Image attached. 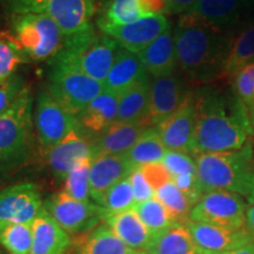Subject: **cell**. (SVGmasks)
I'll use <instances>...</instances> for the list:
<instances>
[{"label":"cell","instance_id":"6da1fadb","mask_svg":"<svg viewBox=\"0 0 254 254\" xmlns=\"http://www.w3.org/2000/svg\"><path fill=\"white\" fill-rule=\"evenodd\" d=\"M192 155L237 151L254 135L250 109L234 94L214 86L194 92Z\"/></svg>","mask_w":254,"mask_h":254},{"label":"cell","instance_id":"7a4b0ae2","mask_svg":"<svg viewBox=\"0 0 254 254\" xmlns=\"http://www.w3.org/2000/svg\"><path fill=\"white\" fill-rule=\"evenodd\" d=\"M173 37L177 65L186 78L201 84L224 80L232 33L184 13L178 20Z\"/></svg>","mask_w":254,"mask_h":254},{"label":"cell","instance_id":"3957f363","mask_svg":"<svg viewBox=\"0 0 254 254\" xmlns=\"http://www.w3.org/2000/svg\"><path fill=\"white\" fill-rule=\"evenodd\" d=\"M196 176L202 192L226 190L254 201V147L252 141L240 150L195 155Z\"/></svg>","mask_w":254,"mask_h":254},{"label":"cell","instance_id":"277c9868","mask_svg":"<svg viewBox=\"0 0 254 254\" xmlns=\"http://www.w3.org/2000/svg\"><path fill=\"white\" fill-rule=\"evenodd\" d=\"M119 49V44L113 38L104 32L98 33L92 26L66 38L65 46L52 59V64L81 72L104 84Z\"/></svg>","mask_w":254,"mask_h":254},{"label":"cell","instance_id":"5b68a950","mask_svg":"<svg viewBox=\"0 0 254 254\" xmlns=\"http://www.w3.org/2000/svg\"><path fill=\"white\" fill-rule=\"evenodd\" d=\"M33 125V99L26 86L11 107L0 114V172H11L27 163Z\"/></svg>","mask_w":254,"mask_h":254},{"label":"cell","instance_id":"8992f818","mask_svg":"<svg viewBox=\"0 0 254 254\" xmlns=\"http://www.w3.org/2000/svg\"><path fill=\"white\" fill-rule=\"evenodd\" d=\"M12 33L28 59H55L65 46L66 37L55 20L44 14H12Z\"/></svg>","mask_w":254,"mask_h":254},{"label":"cell","instance_id":"52a82bcc","mask_svg":"<svg viewBox=\"0 0 254 254\" xmlns=\"http://www.w3.org/2000/svg\"><path fill=\"white\" fill-rule=\"evenodd\" d=\"M94 0H8L12 14H44L56 21L66 38L92 27Z\"/></svg>","mask_w":254,"mask_h":254},{"label":"cell","instance_id":"ba28073f","mask_svg":"<svg viewBox=\"0 0 254 254\" xmlns=\"http://www.w3.org/2000/svg\"><path fill=\"white\" fill-rule=\"evenodd\" d=\"M47 91L78 118L87 105L103 93L105 86L84 73L52 64Z\"/></svg>","mask_w":254,"mask_h":254},{"label":"cell","instance_id":"9c48e42d","mask_svg":"<svg viewBox=\"0 0 254 254\" xmlns=\"http://www.w3.org/2000/svg\"><path fill=\"white\" fill-rule=\"evenodd\" d=\"M43 207L68 234H86L99 226L109 214L103 206L73 199L64 190L46 199Z\"/></svg>","mask_w":254,"mask_h":254},{"label":"cell","instance_id":"30bf717a","mask_svg":"<svg viewBox=\"0 0 254 254\" xmlns=\"http://www.w3.org/2000/svg\"><path fill=\"white\" fill-rule=\"evenodd\" d=\"M247 201L243 196L226 190L205 193L190 213V220L215 225L230 230L246 228Z\"/></svg>","mask_w":254,"mask_h":254},{"label":"cell","instance_id":"8fae6325","mask_svg":"<svg viewBox=\"0 0 254 254\" xmlns=\"http://www.w3.org/2000/svg\"><path fill=\"white\" fill-rule=\"evenodd\" d=\"M34 125L41 147L49 151L69 133L80 128L77 116L64 107L49 91L38 94Z\"/></svg>","mask_w":254,"mask_h":254},{"label":"cell","instance_id":"7c38bea8","mask_svg":"<svg viewBox=\"0 0 254 254\" xmlns=\"http://www.w3.org/2000/svg\"><path fill=\"white\" fill-rule=\"evenodd\" d=\"M40 190L33 183H19L0 190V226L32 224L43 208Z\"/></svg>","mask_w":254,"mask_h":254},{"label":"cell","instance_id":"4fadbf2b","mask_svg":"<svg viewBox=\"0 0 254 254\" xmlns=\"http://www.w3.org/2000/svg\"><path fill=\"white\" fill-rule=\"evenodd\" d=\"M192 91L182 72L153 78L150 86V124L158 126L179 109Z\"/></svg>","mask_w":254,"mask_h":254},{"label":"cell","instance_id":"5bb4252c","mask_svg":"<svg viewBox=\"0 0 254 254\" xmlns=\"http://www.w3.org/2000/svg\"><path fill=\"white\" fill-rule=\"evenodd\" d=\"M170 28V21L165 14H151L122 26L99 30L113 38L120 47L138 55Z\"/></svg>","mask_w":254,"mask_h":254},{"label":"cell","instance_id":"9a60e30c","mask_svg":"<svg viewBox=\"0 0 254 254\" xmlns=\"http://www.w3.org/2000/svg\"><path fill=\"white\" fill-rule=\"evenodd\" d=\"M253 7L254 0H199L186 14L232 33L246 20L244 15Z\"/></svg>","mask_w":254,"mask_h":254},{"label":"cell","instance_id":"2e32d148","mask_svg":"<svg viewBox=\"0 0 254 254\" xmlns=\"http://www.w3.org/2000/svg\"><path fill=\"white\" fill-rule=\"evenodd\" d=\"M195 126L194 92L189 95L182 106L166 120L155 126L167 151L183 152L192 155Z\"/></svg>","mask_w":254,"mask_h":254},{"label":"cell","instance_id":"e0dca14e","mask_svg":"<svg viewBox=\"0 0 254 254\" xmlns=\"http://www.w3.org/2000/svg\"><path fill=\"white\" fill-rule=\"evenodd\" d=\"M186 225L195 245L206 254H220L254 243V237L247 228L230 230L190 220Z\"/></svg>","mask_w":254,"mask_h":254},{"label":"cell","instance_id":"ac0fdd59","mask_svg":"<svg viewBox=\"0 0 254 254\" xmlns=\"http://www.w3.org/2000/svg\"><path fill=\"white\" fill-rule=\"evenodd\" d=\"M93 142L94 139H91L80 127L50 148L47 151V163L57 179L65 180L69 171L82 159H93Z\"/></svg>","mask_w":254,"mask_h":254},{"label":"cell","instance_id":"d6986e66","mask_svg":"<svg viewBox=\"0 0 254 254\" xmlns=\"http://www.w3.org/2000/svg\"><path fill=\"white\" fill-rule=\"evenodd\" d=\"M135 168L124 155H98L92 159L90 170L91 199L100 205L105 193L129 177Z\"/></svg>","mask_w":254,"mask_h":254},{"label":"cell","instance_id":"ffe728a7","mask_svg":"<svg viewBox=\"0 0 254 254\" xmlns=\"http://www.w3.org/2000/svg\"><path fill=\"white\" fill-rule=\"evenodd\" d=\"M147 79L150 77L142 65L140 57L120 47L104 86L105 90L119 97Z\"/></svg>","mask_w":254,"mask_h":254},{"label":"cell","instance_id":"44dd1931","mask_svg":"<svg viewBox=\"0 0 254 254\" xmlns=\"http://www.w3.org/2000/svg\"><path fill=\"white\" fill-rule=\"evenodd\" d=\"M32 232L33 238L28 254H66L71 249L69 234L57 224L44 207L32 222Z\"/></svg>","mask_w":254,"mask_h":254},{"label":"cell","instance_id":"7402d4cb","mask_svg":"<svg viewBox=\"0 0 254 254\" xmlns=\"http://www.w3.org/2000/svg\"><path fill=\"white\" fill-rule=\"evenodd\" d=\"M150 127L142 123L116 122L94 139L93 158L98 155H124Z\"/></svg>","mask_w":254,"mask_h":254},{"label":"cell","instance_id":"603a6c76","mask_svg":"<svg viewBox=\"0 0 254 254\" xmlns=\"http://www.w3.org/2000/svg\"><path fill=\"white\" fill-rule=\"evenodd\" d=\"M142 65L153 78H160L176 72L177 55L172 30L164 32L151 45L138 53Z\"/></svg>","mask_w":254,"mask_h":254},{"label":"cell","instance_id":"cb8c5ba5","mask_svg":"<svg viewBox=\"0 0 254 254\" xmlns=\"http://www.w3.org/2000/svg\"><path fill=\"white\" fill-rule=\"evenodd\" d=\"M118 117V95L105 90L92 100L78 116L82 131L87 134L99 135L117 122Z\"/></svg>","mask_w":254,"mask_h":254},{"label":"cell","instance_id":"d4e9b609","mask_svg":"<svg viewBox=\"0 0 254 254\" xmlns=\"http://www.w3.org/2000/svg\"><path fill=\"white\" fill-rule=\"evenodd\" d=\"M104 222L132 250L147 251L154 238L133 209L119 213L109 212Z\"/></svg>","mask_w":254,"mask_h":254},{"label":"cell","instance_id":"484cf974","mask_svg":"<svg viewBox=\"0 0 254 254\" xmlns=\"http://www.w3.org/2000/svg\"><path fill=\"white\" fill-rule=\"evenodd\" d=\"M254 60V18H249L232 32V43L224 68V80Z\"/></svg>","mask_w":254,"mask_h":254},{"label":"cell","instance_id":"4316f807","mask_svg":"<svg viewBox=\"0 0 254 254\" xmlns=\"http://www.w3.org/2000/svg\"><path fill=\"white\" fill-rule=\"evenodd\" d=\"M150 86L151 80L147 79L119 95L117 122L133 124L142 123L151 126Z\"/></svg>","mask_w":254,"mask_h":254},{"label":"cell","instance_id":"83f0119b","mask_svg":"<svg viewBox=\"0 0 254 254\" xmlns=\"http://www.w3.org/2000/svg\"><path fill=\"white\" fill-rule=\"evenodd\" d=\"M147 251L150 254H206L195 245L187 225L182 222L157 234Z\"/></svg>","mask_w":254,"mask_h":254},{"label":"cell","instance_id":"f1b7e54d","mask_svg":"<svg viewBox=\"0 0 254 254\" xmlns=\"http://www.w3.org/2000/svg\"><path fill=\"white\" fill-rule=\"evenodd\" d=\"M133 251L105 222L78 241L75 254H131Z\"/></svg>","mask_w":254,"mask_h":254},{"label":"cell","instance_id":"f546056e","mask_svg":"<svg viewBox=\"0 0 254 254\" xmlns=\"http://www.w3.org/2000/svg\"><path fill=\"white\" fill-rule=\"evenodd\" d=\"M166 147L161 141L158 129L150 127L142 133L139 140L124 157L134 168H139L148 164L161 163L166 154Z\"/></svg>","mask_w":254,"mask_h":254},{"label":"cell","instance_id":"4dcf8cb0","mask_svg":"<svg viewBox=\"0 0 254 254\" xmlns=\"http://www.w3.org/2000/svg\"><path fill=\"white\" fill-rule=\"evenodd\" d=\"M145 15L139 0H107L106 7L98 19V27L122 26Z\"/></svg>","mask_w":254,"mask_h":254},{"label":"cell","instance_id":"1f68e13d","mask_svg":"<svg viewBox=\"0 0 254 254\" xmlns=\"http://www.w3.org/2000/svg\"><path fill=\"white\" fill-rule=\"evenodd\" d=\"M28 60L13 33L0 31V84L17 74L18 68Z\"/></svg>","mask_w":254,"mask_h":254},{"label":"cell","instance_id":"d6a6232c","mask_svg":"<svg viewBox=\"0 0 254 254\" xmlns=\"http://www.w3.org/2000/svg\"><path fill=\"white\" fill-rule=\"evenodd\" d=\"M133 211L138 214V217L153 237L176 224L166 207L155 196L146 201L136 202Z\"/></svg>","mask_w":254,"mask_h":254},{"label":"cell","instance_id":"836d02e7","mask_svg":"<svg viewBox=\"0 0 254 254\" xmlns=\"http://www.w3.org/2000/svg\"><path fill=\"white\" fill-rule=\"evenodd\" d=\"M155 198L160 200L174 221L182 224H187L190 221V213L193 205L173 182L165 184L155 190Z\"/></svg>","mask_w":254,"mask_h":254},{"label":"cell","instance_id":"e575fe53","mask_svg":"<svg viewBox=\"0 0 254 254\" xmlns=\"http://www.w3.org/2000/svg\"><path fill=\"white\" fill-rule=\"evenodd\" d=\"M32 238V224H9L0 226V245L8 254L30 253Z\"/></svg>","mask_w":254,"mask_h":254},{"label":"cell","instance_id":"d590c367","mask_svg":"<svg viewBox=\"0 0 254 254\" xmlns=\"http://www.w3.org/2000/svg\"><path fill=\"white\" fill-rule=\"evenodd\" d=\"M92 158L82 159L74 165V167L69 171L65 180V189L64 192L73 199L80 201H91L90 190V170Z\"/></svg>","mask_w":254,"mask_h":254},{"label":"cell","instance_id":"8d00e7d4","mask_svg":"<svg viewBox=\"0 0 254 254\" xmlns=\"http://www.w3.org/2000/svg\"><path fill=\"white\" fill-rule=\"evenodd\" d=\"M135 204L131 183L128 178H126L105 193L100 206L106 208L110 213H119V212L133 209Z\"/></svg>","mask_w":254,"mask_h":254},{"label":"cell","instance_id":"74e56055","mask_svg":"<svg viewBox=\"0 0 254 254\" xmlns=\"http://www.w3.org/2000/svg\"><path fill=\"white\" fill-rule=\"evenodd\" d=\"M230 84L234 94L251 109L254 105V60L238 69Z\"/></svg>","mask_w":254,"mask_h":254},{"label":"cell","instance_id":"f35d334b","mask_svg":"<svg viewBox=\"0 0 254 254\" xmlns=\"http://www.w3.org/2000/svg\"><path fill=\"white\" fill-rule=\"evenodd\" d=\"M161 163L167 168L172 178L179 174L196 173L195 160H193L190 154L183 152L167 151Z\"/></svg>","mask_w":254,"mask_h":254},{"label":"cell","instance_id":"ab89813d","mask_svg":"<svg viewBox=\"0 0 254 254\" xmlns=\"http://www.w3.org/2000/svg\"><path fill=\"white\" fill-rule=\"evenodd\" d=\"M25 87H26L25 80L19 74H15L8 80L0 84V114L11 107Z\"/></svg>","mask_w":254,"mask_h":254},{"label":"cell","instance_id":"60d3db41","mask_svg":"<svg viewBox=\"0 0 254 254\" xmlns=\"http://www.w3.org/2000/svg\"><path fill=\"white\" fill-rule=\"evenodd\" d=\"M172 182L187 196V199L190 200L193 206L204 195L196 173L179 174V176L172 178Z\"/></svg>","mask_w":254,"mask_h":254},{"label":"cell","instance_id":"b9f144b4","mask_svg":"<svg viewBox=\"0 0 254 254\" xmlns=\"http://www.w3.org/2000/svg\"><path fill=\"white\" fill-rule=\"evenodd\" d=\"M129 183H131L133 194H134L135 202L146 201V200L152 199L155 196V192L153 187L147 182L144 173L140 168H135L128 177Z\"/></svg>","mask_w":254,"mask_h":254},{"label":"cell","instance_id":"7bdbcfd3","mask_svg":"<svg viewBox=\"0 0 254 254\" xmlns=\"http://www.w3.org/2000/svg\"><path fill=\"white\" fill-rule=\"evenodd\" d=\"M139 168L142 171V173H144L147 182L150 183V185L153 187L154 192L159 187L172 182V176L168 172L167 168L164 166L163 163L148 164Z\"/></svg>","mask_w":254,"mask_h":254},{"label":"cell","instance_id":"ee69618b","mask_svg":"<svg viewBox=\"0 0 254 254\" xmlns=\"http://www.w3.org/2000/svg\"><path fill=\"white\" fill-rule=\"evenodd\" d=\"M199 0H166V11H165V14L186 13Z\"/></svg>","mask_w":254,"mask_h":254},{"label":"cell","instance_id":"f6af8a7d","mask_svg":"<svg viewBox=\"0 0 254 254\" xmlns=\"http://www.w3.org/2000/svg\"><path fill=\"white\" fill-rule=\"evenodd\" d=\"M142 12L146 15L165 14L166 0H139Z\"/></svg>","mask_w":254,"mask_h":254},{"label":"cell","instance_id":"bcb514c9","mask_svg":"<svg viewBox=\"0 0 254 254\" xmlns=\"http://www.w3.org/2000/svg\"><path fill=\"white\" fill-rule=\"evenodd\" d=\"M246 228L250 231V233L254 237V201L249 205L246 213Z\"/></svg>","mask_w":254,"mask_h":254},{"label":"cell","instance_id":"7dc6e473","mask_svg":"<svg viewBox=\"0 0 254 254\" xmlns=\"http://www.w3.org/2000/svg\"><path fill=\"white\" fill-rule=\"evenodd\" d=\"M220 254H254V243L247 244L245 246L238 247V249L227 251Z\"/></svg>","mask_w":254,"mask_h":254},{"label":"cell","instance_id":"c3c4849f","mask_svg":"<svg viewBox=\"0 0 254 254\" xmlns=\"http://www.w3.org/2000/svg\"><path fill=\"white\" fill-rule=\"evenodd\" d=\"M250 114H251V120H252V124L254 127V105L250 109Z\"/></svg>","mask_w":254,"mask_h":254},{"label":"cell","instance_id":"681fc988","mask_svg":"<svg viewBox=\"0 0 254 254\" xmlns=\"http://www.w3.org/2000/svg\"><path fill=\"white\" fill-rule=\"evenodd\" d=\"M131 254H150L148 253V251H133Z\"/></svg>","mask_w":254,"mask_h":254},{"label":"cell","instance_id":"f907efd6","mask_svg":"<svg viewBox=\"0 0 254 254\" xmlns=\"http://www.w3.org/2000/svg\"><path fill=\"white\" fill-rule=\"evenodd\" d=\"M0 254H5V253H2V252H1V251H0Z\"/></svg>","mask_w":254,"mask_h":254}]
</instances>
